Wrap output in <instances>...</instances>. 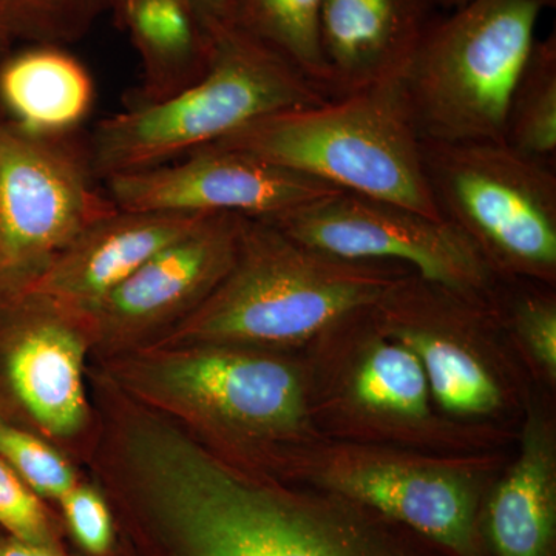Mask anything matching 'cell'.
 <instances>
[{
	"label": "cell",
	"instance_id": "6da1fadb",
	"mask_svg": "<svg viewBox=\"0 0 556 556\" xmlns=\"http://www.w3.org/2000/svg\"><path fill=\"white\" fill-rule=\"evenodd\" d=\"M138 556H448L345 497L249 478L192 439L153 457L137 510Z\"/></svg>",
	"mask_w": 556,
	"mask_h": 556
},
{
	"label": "cell",
	"instance_id": "7a4b0ae2",
	"mask_svg": "<svg viewBox=\"0 0 556 556\" xmlns=\"http://www.w3.org/2000/svg\"><path fill=\"white\" fill-rule=\"evenodd\" d=\"M212 56L203 78L172 98L129 105L93 131L90 169H149L207 148L263 116L327 98L280 54L241 30L228 7L212 10Z\"/></svg>",
	"mask_w": 556,
	"mask_h": 556
},
{
	"label": "cell",
	"instance_id": "3957f363",
	"mask_svg": "<svg viewBox=\"0 0 556 556\" xmlns=\"http://www.w3.org/2000/svg\"><path fill=\"white\" fill-rule=\"evenodd\" d=\"M380 262H346L244 217L239 251L182 336L206 342L289 343L375 308L402 278Z\"/></svg>",
	"mask_w": 556,
	"mask_h": 556
},
{
	"label": "cell",
	"instance_id": "277c9868",
	"mask_svg": "<svg viewBox=\"0 0 556 556\" xmlns=\"http://www.w3.org/2000/svg\"><path fill=\"white\" fill-rule=\"evenodd\" d=\"M211 146L442 219L424 174L422 138L401 83L273 113Z\"/></svg>",
	"mask_w": 556,
	"mask_h": 556
},
{
	"label": "cell",
	"instance_id": "5b68a950",
	"mask_svg": "<svg viewBox=\"0 0 556 556\" xmlns=\"http://www.w3.org/2000/svg\"><path fill=\"white\" fill-rule=\"evenodd\" d=\"M556 0H470L439 14L402 89L426 141H504L508 100Z\"/></svg>",
	"mask_w": 556,
	"mask_h": 556
},
{
	"label": "cell",
	"instance_id": "8992f818",
	"mask_svg": "<svg viewBox=\"0 0 556 556\" xmlns=\"http://www.w3.org/2000/svg\"><path fill=\"white\" fill-rule=\"evenodd\" d=\"M431 199L495 276L551 281L556 269V163L506 141H426Z\"/></svg>",
	"mask_w": 556,
	"mask_h": 556
},
{
	"label": "cell",
	"instance_id": "52a82bcc",
	"mask_svg": "<svg viewBox=\"0 0 556 556\" xmlns=\"http://www.w3.org/2000/svg\"><path fill=\"white\" fill-rule=\"evenodd\" d=\"M262 219L329 257L401 262L424 280L477 298L495 288V274L452 223L388 201L339 190Z\"/></svg>",
	"mask_w": 556,
	"mask_h": 556
},
{
	"label": "cell",
	"instance_id": "ba28073f",
	"mask_svg": "<svg viewBox=\"0 0 556 556\" xmlns=\"http://www.w3.org/2000/svg\"><path fill=\"white\" fill-rule=\"evenodd\" d=\"M87 172L60 138H33L0 124V287L30 280L115 211L91 189Z\"/></svg>",
	"mask_w": 556,
	"mask_h": 556
},
{
	"label": "cell",
	"instance_id": "9c48e42d",
	"mask_svg": "<svg viewBox=\"0 0 556 556\" xmlns=\"http://www.w3.org/2000/svg\"><path fill=\"white\" fill-rule=\"evenodd\" d=\"M178 160L110 175L109 200L123 211L269 218L340 190L239 150L207 146Z\"/></svg>",
	"mask_w": 556,
	"mask_h": 556
},
{
	"label": "cell",
	"instance_id": "30bf717a",
	"mask_svg": "<svg viewBox=\"0 0 556 556\" xmlns=\"http://www.w3.org/2000/svg\"><path fill=\"white\" fill-rule=\"evenodd\" d=\"M318 485L407 527L448 556H489L481 532V489L467 475L399 460H346Z\"/></svg>",
	"mask_w": 556,
	"mask_h": 556
},
{
	"label": "cell",
	"instance_id": "8fae6325",
	"mask_svg": "<svg viewBox=\"0 0 556 556\" xmlns=\"http://www.w3.org/2000/svg\"><path fill=\"white\" fill-rule=\"evenodd\" d=\"M438 16L434 0H324L318 38L327 100L401 83Z\"/></svg>",
	"mask_w": 556,
	"mask_h": 556
},
{
	"label": "cell",
	"instance_id": "7c38bea8",
	"mask_svg": "<svg viewBox=\"0 0 556 556\" xmlns=\"http://www.w3.org/2000/svg\"><path fill=\"white\" fill-rule=\"evenodd\" d=\"M206 215L115 208L17 287L56 305L89 309Z\"/></svg>",
	"mask_w": 556,
	"mask_h": 556
},
{
	"label": "cell",
	"instance_id": "4fadbf2b",
	"mask_svg": "<svg viewBox=\"0 0 556 556\" xmlns=\"http://www.w3.org/2000/svg\"><path fill=\"white\" fill-rule=\"evenodd\" d=\"M0 386L46 430H78L86 415L79 336L56 318L28 316L10 288H0Z\"/></svg>",
	"mask_w": 556,
	"mask_h": 556
},
{
	"label": "cell",
	"instance_id": "5bb4252c",
	"mask_svg": "<svg viewBox=\"0 0 556 556\" xmlns=\"http://www.w3.org/2000/svg\"><path fill=\"white\" fill-rule=\"evenodd\" d=\"M243 215L208 214L87 311L112 324L144 325L195 306L218 287L239 251Z\"/></svg>",
	"mask_w": 556,
	"mask_h": 556
},
{
	"label": "cell",
	"instance_id": "9a60e30c",
	"mask_svg": "<svg viewBox=\"0 0 556 556\" xmlns=\"http://www.w3.org/2000/svg\"><path fill=\"white\" fill-rule=\"evenodd\" d=\"M161 387L178 401L254 430H291L303 416L298 376L277 361L226 351L172 358Z\"/></svg>",
	"mask_w": 556,
	"mask_h": 556
},
{
	"label": "cell",
	"instance_id": "2e32d148",
	"mask_svg": "<svg viewBox=\"0 0 556 556\" xmlns=\"http://www.w3.org/2000/svg\"><path fill=\"white\" fill-rule=\"evenodd\" d=\"M225 0H116L142 68L129 105L152 104L199 83L212 56V10Z\"/></svg>",
	"mask_w": 556,
	"mask_h": 556
},
{
	"label": "cell",
	"instance_id": "e0dca14e",
	"mask_svg": "<svg viewBox=\"0 0 556 556\" xmlns=\"http://www.w3.org/2000/svg\"><path fill=\"white\" fill-rule=\"evenodd\" d=\"M555 482L551 441L543 426L532 420L518 463L481 514L489 556H555Z\"/></svg>",
	"mask_w": 556,
	"mask_h": 556
},
{
	"label": "cell",
	"instance_id": "ac0fdd59",
	"mask_svg": "<svg viewBox=\"0 0 556 556\" xmlns=\"http://www.w3.org/2000/svg\"><path fill=\"white\" fill-rule=\"evenodd\" d=\"M0 100L13 116L14 129L33 138L58 139L89 115L93 79L61 47L36 43L0 64Z\"/></svg>",
	"mask_w": 556,
	"mask_h": 556
},
{
	"label": "cell",
	"instance_id": "d6986e66",
	"mask_svg": "<svg viewBox=\"0 0 556 556\" xmlns=\"http://www.w3.org/2000/svg\"><path fill=\"white\" fill-rule=\"evenodd\" d=\"M324 0H226L230 20L298 68L325 98L318 22Z\"/></svg>",
	"mask_w": 556,
	"mask_h": 556
},
{
	"label": "cell",
	"instance_id": "ffe728a7",
	"mask_svg": "<svg viewBox=\"0 0 556 556\" xmlns=\"http://www.w3.org/2000/svg\"><path fill=\"white\" fill-rule=\"evenodd\" d=\"M393 339L419 357L428 388L442 407L456 413H489L500 404V390L485 368L459 343L422 325L402 324L396 318Z\"/></svg>",
	"mask_w": 556,
	"mask_h": 556
},
{
	"label": "cell",
	"instance_id": "44dd1931",
	"mask_svg": "<svg viewBox=\"0 0 556 556\" xmlns=\"http://www.w3.org/2000/svg\"><path fill=\"white\" fill-rule=\"evenodd\" d=\"M504 141L556 163V35L536 39L508 100Z\"/></svg>",
	"mask_w": 556,
	"mask_h": 556
},
{
	"label": "cell",
	"instance_id": "7402d4cb",
	"mask_svg": "<svg viewBox=\"0 0 556 556\" xmlns=\"http://www.w3.org/2000/svg\"><path fill=\"white\" fill-rule=\"evenodd\" d=\"M362 404L399 416L424 417L428 409V380L416 353L401 342L379 343L354 379Z\"/></svg>",
	"mask_w": 556,
	"mask_h": 556
},
{
	"label": "cell",
	"instance_id": "603a6c76",
	"mask_svg": "<svg viewBox=\"0 0 556 556\" xmlns=\"http://www.w3.org/2000/svg\"><path fill=\"white\" fill-rule=\"evenodd\" d=\"M116 0H0V22L11 39L64 46L83 38Z\"/></svg>",
	"mask_w": 556,
	"mask_h": 556
},
{
	"label": "cell",
	"instance_id": "cb8c5ba5",
	"mask_svg": "<svg viewBox=\"0 0 556 556\" xmlns=\"http://www.w3.org/2000/svg\"><path fill=\"white\" fill-rule=\"evenodd\" d=\"M0 457L38 496L61 501L75 486L72 468L49 445L0 417Z\"/></svg>",
	"mask_w": 556,
	"mask_h": 556
},
{
	"label": "cell",
	"instance_id": "d4e9b609",
	"mask_svg": "<svg viewBox=\"0 0 556 556\" xmlns=\"http://www.w3.org/2000/svg\"><path fill=\"white\" fill-rule=\"evenodd\" d=\"M0 530L27 543L58 546L49 511L39 496L0 457ZM60 547V546H58Z\"/></svg>",
	"mask_w": 556,
	"mask_h": 556
},
{
	"label": "cell",
	"instance_id": "484cf974",
	"mask_svg": "<svg viewBox=\"0 0 556 556\" xmlns=\"http://www.w3.org/2000/svg\"><path fill=\"white\" fill-rule=\"evenodd\" d=\"M70 532L84 552L91 556H108L115 544L112 514L100 493L89 486H73L62 497Z\"/></svg>",
	"mask_w": 556,
	"mask_h": 556
},
{
	"label": "cell",
	"instance_id": "4316f807",
	"mask_svg": "<svg viewBox=\"0 0 556 556\" xmlns=\"http://www.w3.org/2000/svg\"><path fill=\"white\" fill-rule=\"evenodd\" d=\"M515 324L541 364L556 371V306L554 298L540 291H526L511 305Z\"/></svg>",
	"mask_w": 556,
	"mask_h": 556
},
{
	"label": "cell",
	"instance_id": "83f0119b",
	"mask_svg": "<svg viewBox=\"0 0 556 556\" xmlns=\"http://www.w3.org/2000/svg\"><path fill=\"white\" fill-rule=\"evenodd\" d=\"M0 556H65L58 546L27 543L9 535H0Z\"/></svg>",
	"mask_w": 556,
	"mask_h": 556
},
{
	"label": "cell",
	"instance_id": "f1b7e54d",
	"mask_svg": "<svg viewBox=\"0 0 556 556\" xmlns=\"http://www.w3.org/2000/svg\"><path fill=\"white\" fill-rule=\"evenodd\" d=\"M467 2H470V0H434L439 10H455Z\"/></svg>",
	"mask_w": 556,
	"mask_h": 556
},
{
	"label": "cell",
	"instance_id": "f546056e",
	"mask_svg": "<svg viewBox=\"0 0 556 556\" xmlns=\"http://www.w3.org/2000/svg\"><path fill=\"white\" fill-rule=\"evenodd\" d=\"M11 42V38L9 33H7L5 27H3L2 22H0V56H2L3 51L9 49Z\"/></svg>",
	"mask_w": 556,
	"mask_h": 556
}]
</instances>
